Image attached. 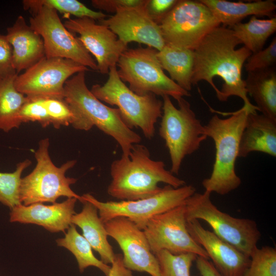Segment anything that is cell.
<instances>
[{"mask_svg": "<svg viewBox=\"0 0 276 276\" xmlns=\"http://www.w3.org/2000/svg\"><path fill=\"white\" fill-rule=\"evenodd\" d=\"M146 0H92L93 6L100 10L116 13L118 9L125 7H134L145 3Z\"/></svg>", "mask_w": 276, "mask_h": 276, "instance_id": "obj_38", "label": "cell"}, {"mask_svg": "<svg viewBox=\"0 0 276 276\" xmlns=\"http://www.w3.org/2000/svg\"><path fill=\"white\" fill-rule=\"evenodd\" d=\"M157 57L162 67L168 72L170 78L189 92L193 86L194 50L166 44L158 51Z\"/></svg>", "mask_w": 276, "mask_h": 276, "instance_id": "obj_25", "label": "cell"}, {"mask_svg": "<svg viewBox=\"0 0 276 276\" xmlns=\"http://www.w3.org/2000/svg\"><path fill=\"white\" fill-rule=\"evenodd\" d=\"M157 53L158 51L148 47L127 49L117 63L121 80L128 83L129 89L140 96H168L176 101L190 96L189 91L165 74Z\"/></svg>", "mask_w": 276, "mask_h": 276, "instance_id": "obj_7", "label": "cell"}, {"mask_svg": "<svg viewBox=\"0 0 276 276\" xmlns=\"http://www.w3.org/2000/svg\"><path fill=\"white\" fill-rule=\"evenodd\" d=\"M162 97L159 134L169 151L170 171L173 174H178L184 158L196 151L208 137L204 125L197 119L188 101L181 98L177 101L176 108L169 96Z\"/></svg>", "mask_w": 276, "mask_h": 276, "instance_id": "obj_6", "label": "cell"}, {"mask_svg": "<svg viewBox=\"0 0 276 276\" xmlns=\"http://www.w3.org/2000/svg\"><path fill=\"white\" fill-rule=\"evenodd\" d=\"M71 32L79 35L81 41L88 52L95 58L98 71L108 74L127 48V45L107 27L97 24L89 17L68 18L63 23Z\"/></svg>", "mask_w": 276, "mask_h": 276, "instance_id": "obj_16", "label": "cell"}, {"mask_svg": "<svg viewBox=\"0 0 276 276\" xmlns=\"http://www.w3.org/2000/svg\"><path fill=\"white\" fill-rule=\"evenodd\" d=\"M185 204L148 220L143 231L150 249L154 255L165 250L175 255L193 253L209 259L205 250L188 231Z\"/></svg>", "mask_w": 276, "mask_h": 276, "instance_id": "obj_14", "label": "cell"}, {"mask_svg": "<svg viewBox=\"0 0 276 276\" xmlns=\"http://www.w3.org/2000/svg\"><path fill=\"white\" fill-rule=\"evenodd\" d=\"M160 276H190V268L197 256L193 253L173 254L163 250L155 254Z\"/></svg>", "mask_w": 276, "mask_h": 276, "instance_id": "obj_31", "label": "cell"}, {"mask_svg": "<svg viewBox=\"0 0 276 276\" xmlns=\"http://www.w3.org/2000/svg\"><path fill=\"white\" fill-rule=\"evenodd\" d=\"M32 13L29 25L42 37L46 57L71 59L98 71L96 61L78 37L66 29L57 11L41 6Z\"/></svg>", "mask_w": 276, "mask_h": 276, "instance_id": "obj_12", "label": "cell"}, {"mask_svg": "<svg viewBox=\"0 0 276 276\" xmlns=\"http://www.w3.org/2000/svg\"><path fill=\"white\" fill-rule=\"evenodd\" d=\"M252 111L243 106L239 110L223 115L222 119L214 115L204 125L205 135L215 144V157L212 171L209 178L204 179L202 185L204 191L225 195L237 189L241 179L236 172L235 164L238 157L241 136L247 117Z\"/></svg>", "mask_w": 276, "mask_h": 276, "instance_id": "obj_4", "label": "cell"}, {"mask_svg": "<svg viewBox=\"0 0 276 276\" xmlns=\"http://www.w3.org/2000/svg\"><path fill=\"white\" fill-rule=\"evenodd\" d=\"M108 236L119 244L124 266L130 270L160 276L157 259L151 251L143 230L124 217H115L104 223Z\"/></svg>", "mask_w": 276, "mask_h": 276, "instance_id": "obj_15", "label": "cell"}, {"mask_svg": "<svg viewBox=\"0 0 276 276\" xmlns=\"http://www.w3.org/2000/svg\"><path fill=\"white\" fill-rule=\"evenodd\" d=\"M17 74L13 64L12 47L6 35L0 34V77Z\"/></svg>", "mask_w": 276, "mask_h": 276, "instance_id": "obj_37", "label": "cell"}, {"mask_svg": "<svg viewBox=\"0 0 276 276\" xmlns=\"http://www.w3.org/2000/svg\"><path fill=\"white\" fill-rule=\"evenodd\" d=\"M252 152L276 156V120L257 111L249 112L242 132L238 157Z\"/></svg>", "mask_w": 276, "mask_h": 276, "instance_id": "obj_21", "label": "cell"}, {"mask_svg": "<svg viewBox=\"0 0 276 276\" xmlns=\"http://www.w3.org/2000/svg\"><path fill=\"white\" fill-rule=\"evenodd\" d=\"M111 180L107 193L121 200H136L151 197L163 188L160 182L177 188L186 182L167 170L164 162L151 159L144 145H133L128 156L113 160L110 167Z\"/></svg>", "mask_w": 276, "mask_h": 276, "instance_id": "obj_2", "label": "cell"}, {"mask_svg": "<svg viewBox=\"0 0 276 276\" xmlns=\"http://www.w3.org/2000/svg\"><path fill=\"white\" fill-rule=\"evenodd\" d=\"M195 261L201 276H221L209 259L197 256Z\"/></svg>", "mask_w": 276, "mask_h": 276, "instance_id": "obj_40", "label": "cell"}, {"mask_svg": "<svg viewBox=\"0 0 276 276\" xmlns=\"http://www.w3.org/2000/svg\"><path fill=\"white\" fill-rule=\"evenodd\" d=\"M6 36L12 47L13 64L17 74L45 57L42 37L27 24L23 16H18L7 28Z\"/></svg>", "mask_w": 276, "mask_h": 276, "instance_id": "obj_20", "label": "cell"}, {"mask_svg": "<svg viewBox=\"0 0 276 276\" xmlns=\"http://www.w3.org/2000/svg\"><path fill=\"white\" fill-rule=\"evenodd\" d=\"M237 39L251 53L263 49L269 37L275 32V16L259 19L252 16L246 22H240L231 28Z\"/></svg>", "mask_w": 276, "mask_h": 276, "instance_id": "obj_27", "label": "cell"}, {"mask_svg": "<svg viewBox=\"0 0 276 276\" xmlns=\"http://www.w3.org/2000/svg\"><path fill=\"white\" fill-rule=\"evenodd\" d=\"M24 9L33 13L41 6L51 8L57 12L71 15L77 18L89 17L101 20L107 15L101 11H94L77 0H24Z\"/></svg>", "mask_w": 276, "mask_h": 276, "instance_id": "obj_29", "label": "cell"}, {"mask_svg": "<svg viewBox=\"0 0 276 276\" xmlns=\"http://www.w3.org/2000/svg\"><path fill=\"white\" fill-rule=\"evenodd\" d=\"M49 139L40 140L34 153L37 164L33 171L21 178L20 186V200L22 204L29 205L35 203H54L60 197L76 198L80 202L81 196L71 188L77 179L65 176L67 170L77 163L68 160L60 167L55 166L49 155Z\"/></svg>", "mask_w": 276, "mask_h": 276, "instance_id": "obj_8", "label": "cell"}, {"mask_svg": "<svg viewBox=\"0 0 276 276\" xmlns=\"http://www.w3.org/2000/svg\"><path fill=\"white\" fill-rule=\"evenodd\" d=\"M82 203V210L72 216V223L82 229L83 236L99 254L101 260L107 265L111 264L115 254L108 241V236L98 211L88 201L83 200Z\"/></svg>", "mask_w": 276, "mask_h": 276, "instance_id": "obj_23", "label": "cell"}, {"mask_svg": "<svg viewBox=\"0 0 276 276\" xmlns=\"http://www.w3.org/2000/svg\"><path fill=\"white\" fill-rule=\"evenodd\" d=\"M88 68L73 60L44 57L14 80L16 89L27 97L63 99L64 84L74 75Z\"/></svg>", "mask_w": 276, "mask_h": 276, "instance_id": "obj_13", "label": "cell"}, {"mask_svg": "<svg viewBox=\"0 0 276 276\" xmlns=\"http://www.w3.org/2000/svg\"><path fill=\"white\" fill-rule=\"evenodd\" d=\"M211 193L195 192L185 203L187 221H205L219 238L250 257L261 237L257 223L252 219L234 217L212 202Z\"/></svg>", "mask_w": 276, "mask_h": 276, "instance_id": "obj_9", "label": "cell"}, {"mask_svg": "<svg viewBox=\"0 0 276 276\" xmlns=\"http://www.w3.org/2000/svg\"><path fill=\"white\" fill-rule=\"evenodd\" d=\"M220 25L204 4L194 0H178L159 25L166 44L193 50Z\"/></svg>", "mask_w": 276, "mask_h": 276, "instance_id": "obj_11", "label": "cell"}, {"mask_svg": "<svg viewBox=\"0 0 276 276\" xmlns=\"http://www.w3.org/2000/svg\"><path fill=\"white\" fill-rule=\"evenodd\" d=\"M56 243L58 246L66 248L74 255L81 273L87 267L94 266L108 276L111 266L94 256L90 244L78 233L74 224L70 225L64 237L57 239Z\"/></svg>", "mask_w": 276, "mask_h": 276, "instance_id": "obj_28", "label": "cell"}, {"mask_svg": "<svg viewBox=\"0 0 276 276\" xmlns=\"http://www.w3.org/2000/svg\"><path fill=\"white\" fill-rule=\"evenodd\" d=\"M31 164V161L26 159L18 163L13 172H0V202L10 210L21 204L19 196L21 176Z\"/></svg>", "mask_w": 276, "mask_h": 276, "instance_id": "obj_30", "label": "cell"}, {"mask_svg": "<svg viewBox=\"0 0 276 276\" xmlns=\"http://www.w3.org/2000/svg\"><path fill=\"white\" fill-rule=\"evenodd\" d=\"M85 72L74 75L64 84L63 99L73 115L71 125L84 131L97 127L117 142L122 155L128 156L133 145L141 141V135L125 124L118 108L106 105L92 94L86 84Z\"/></svg>", "mask_w": 276, "mask_h": 276, "instance_id": "obj_3", "label": "cell"}, {"mask_svg": "<svg viewBox=\"0 0 276 276\" xmlns=\"http://www.w3.org/2000/svg\"><path fill=\"white\" fill-rule=\"evenodd\" d=\"M240 44L231 28L220 26L212 30L194 50L192 83L195 85L205 81L219 101H227L230 97L236 96L243 101V106L257 111L247 97L242 75L251 52L244 46L236 49Z\"/></svg>", "mask_w": 276, "mask_h": 276, "instance_id": "obj_1", "label": "cell"}, {"mask_svg": "<svg viewBox=\"0 0 276 276\" xmlns=\"http://www.w3.org/2000/svg\"><path fill=\"white\" fill-rule=\"evenodd\" d=\"M145 3L134 7L121 8L108 18L99 21L111 30L124 43L144 44L158 51L166 45L159 25L148 14Z\"/></svg>", "mask_w": 276, "mask_h": 276, "instance_id": "obj_17", "label": "cell"}, {"mask_svg": "<svg viewBox=\"0 0 276 276\" xmlns=\"http://www.w3.org/2000/svg\"><path fill=\"white\" fill-rule=\"evenodd\" d=\"M247 93L258 111L276 120V72L275 66L247 73L244 80Z\"/></svg>", "mask_w": 276, "mask_h": 276, "instance_id": "obj_24", "label": "cell"}, {"mask_svg": "<svg viewBox=\"0 0 276 276\" xmlns=\"http://www.w3.org/2000/svg\"><path fill=\"white\" fill-rule=\"evenodd\" d=\"M187 226L192 238L205 250L221 276L243 275L250 264L249 257L205 229L198 220L187 221Z\"/></svg>", "mask_w": 276, "mask_h": 276, "instance_id": "obj_18", "label": "cell"}, {"mask_svg": "<svg viewBox=\"0 0 276 276\" xmlns=\"http://www.w3.org/2000/svg\"><path fill=\"white\" fill-rule=\"evenodd\" d=\"M44 102L51 125L57 129L71 125L73 115L64 99L44 98Z\"/></svg>", "mask_w": 276, "mask_h": 276, "instance_id": "obj_34", "label": "cell"}, {"mask_svg": "<svg viewBox=\"0 0 276 276\" xmlns=\"http://www.w3.org/2000/svg\"><path fill=\"white\" fill-rule=\"evenodd\" d=\"M195 192L196 189L192 185L177 188L167 185L157 194L136 200L103 202L88 193L81 197L82 202L85 200L95 206L104 223L115 217H124L143 230L150 218L185 204Z\"/></svg>", "mask_w": 276, "mask_h": 276, "instance_id": "obj_10", "label": "cell"}, {"mask_svg": "<svg viewBox=\"0 0 276 276\" xmlns=\"http://www.w3.org/2000/svg\"><path fill=\"white\" fill-rule=\"evenodd\" d=\"M178 0H147L146 11L150 18L159 25L177 3Z\"/></svg>", "mask_w": 276, "mask_h": 276, "instance_id": "obj_36", "label": "cell"}, {"mask_svg": "<svg viewBox=\"0 0 276 276\" xmlns=\"http://www.w3.org/2000/svg\"><path fill=\"white\" fill-rule=\"evenodd\" d=\"M19 118L21 123L38 122L43 127L51 125L44 98L26 96L19 112Z\"/></svg>", "mask_w": 276, "mask_h": 276, "instance_id": "obj_33", "label": "cell"}, {"mask_svg": "<svg viewBox=\"0 0 276 276\" xmlns=\"http://www.w3.org/2000/svg\"><path fill=\"white\" fill-rule=\"evenodd\" d=\"M212 12L214 16L222 24L231 28L235 25L241 22L249 16H275L274 12L276 9L275 1L258 0L253 2H231L226 0H200Z\"/></svg>", "mask_w": 276, "mask_h": 276, "instance_id": "obj_22", "label": "cell"}, {"mask_svg": "<svg viewBox=\"0 0 276 276\" xmlns=\"http://www.w3.org/2000/svg\"><path fill=\"white\" fill-rule=\"evenodd\" d=\"M250 262L243 276H276V249L258 247L250 256Z\"/></svg>", "mask_w": 276, "mask_h": 276, "instance_id": "obj_32", "label": "cell"}, {"mask_svg": "<svg viewBox=\"0 0 276 276\" xmlns=\"http://www.w3.org/2000/svg\"><path fill=\"white\" fill-rule=\"evenodd\" d=\"M76 198H69L60 202L44 205L35 203L29 205H17L11 210L10 221L24 224H34L52 233L65 232L72 223L76 213Z\"/></svg>", "mask_w": 276, "mask_h": 276, "instance_id": "obj_19", "label": "cell"}, {"mask_svg": "<svg viewBox=\"0 0 276 276\" xmlns=\"http://www.w3.org/2000/svg\"><path fill=\"white\" fill-rule=\"evenodd\" d=\"M18 74L0 77V130L8 132L22 124L19 112L26 96L14 85Z\"/></svg>", "mask_w": 276, "mask_h": 276, "instance_id": "obj_26", "label": "cell"}, {"mask_svg": "<svg viewBox=\"0 0 276 276\" xmlns=\"http://www.w3.org/2000/svg\"><path fill=\"white\" fill-rule=\"evenodd\" d=\"M276 63V37L264 49L251 53L247 59L244 66L248 72L267 69L274 67Z\"/></svg>", "mask_w": 276, "mask_h": 276, "instance_id": "obj_35", "label": "cell"}, {"mask_svg": "<svg viewBox=\"0 0 276 276\" xmlns=\"http://www.w3.org/2000/svg\"><path fill=\"white\" fill-rule=\"evenodd\" d=\"M110 266L108 276H133L131 270L124 266L123 256L120 254H115Z\"/></svg>", "mask_w": 276, "mask_h": 276, "instance_id": "obj_39", "label": "cell"}, {"mask_svg": "<svg viewBox=\"0 0 276 276\" xmlns=\"http://www.w3.org/2000/svg\"><path fill=\"white\" fill-rule=\"evenodd\" d=\"M100 101L118 107L121 119L129 128H140L144 136L151 139L155 124L162 114L163 101L153 94L140 96L120 78L117 65L111 67L103 85H93L90 89Z\"/></svg>", "mask_w": 276, "mask_h": 276, "instance_id": "obj_5", "label": "cell"}]
</instances>
